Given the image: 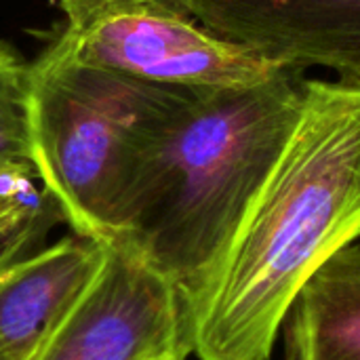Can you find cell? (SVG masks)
<instances>
[{
    "instance_id": "7",
    "label": "cell",
    "mask_w": 360,
    "mask_h": 360,
    "mask_svg": "<svg viewBox=\"0 0 360 360\" xmlns=\"http://www.w3.org/2000/svg\"><path fill=\"white\" fill-rule=\"evenodd\" d=\"M105 243L70 232L0 266V360H34L95 276Z\"/></svg>"
},
{
    "instance_id": "4",
    "label": "cell",
    "mask_w": 360,
    "mask_h": 360,
    "mask_svg": "<svg viewBox=\"0 0 360 360\" xmlns=\"http://www.w3.org/2000/svg\"><path fill=\"white\" fill-rule=\"evenodd\" d=\"M57 38L91 68L152 84L245 86L278 65L202 27L173 0H57Z\"/></svg>"
},
{
    "instance_id": "2",
    "label": "cell",
    "mask_w": 360,
    "mask_h": 360,
    "mask_svg": "<svg viewBox=\"0 0 360 360\" xmlns=\"http://www.w3.org/2000/svg\"><path fill=\"white\" fill-rule=\"evenodd\" d=\"M360 238V82L306 78L297 122L194 312L200 360H270L310 276Z\"/></svg>"
},
{
    "instance_id": "11",
    "label": "cell",
    "mask_w": 360,
    "mask_h": 360,
    "mask_svg": "<svg viewBox=\"0 0 360 360\" xmlns=\"http://www.w3.org/2000/svg\"><path fill=\"white\" fill-rule=\"evenodd\" d=\"M53 205L32 167L0 165V217Z\"/></svg>"
},
{
    "instance_id": "5",
    "label": "cell",
    "mask_w": 360,
    "mask_h": 360,
    "mask_svg": "<svg viewBox=\"0 0 360 360\" xmlns=\"http://www.w3.org/2000/svg\"><path fill=\"white\" fill-rule=\"evenodd\" d=\"M34 360H188L194 312L148 262L114 240Z\"/></svg>"
},
{
    "instance_id": "8",
    "label": "cell",
    "mask_w": 360,
    "mask_h": 360,
    "mask_svg": "<svg viewBox=\"0 0 360 360\" xmlns=\"http://www.w3.org/2000/svg\"><path fill=\"white\" fill-rule=\"evenodd\" d=\"M283 325L287 360H360V245L310 276Z\"/></svg>"
},
{
    "instance_id": "3",
    "label": "cell",
    "mask_w": 360,
    "mask_h": 360,
    "mask_svg": "<svg viewBox=\"0 0 360 360\" xmlns=\"http://www.w3.org/2000/svg\"><path fill=\"white\" fill-rule=\"evenodd\" d=\"M184 89L84 65L57 36L30 63L32 165L72 232L110 238L127 179Z\"/></svg>"
},
{
    "instance_id": "1",
    "label": "cell",
    "mask_w": 360,
    "mask_h": 360,
    "mask_svg": "<svg viewBox=\"0 0 360 360\" xmlns=\"http://www.w3.org/2000/svg\"><path fill=\"white\" fill-rule=\"evenodd\" d=\"M306 74L186 86L146 141L108 240L158 270L196 312L300 116Z\"/></svg>"
},
{
    "instance_id": "10",
    "label": "cell",
    "mask_w": 360,
    "mask_h": 360,
    "mask_svg": "<svg viewBox=\"0 0 360 360\" xmlns=\"http://www.w3.org/2000/svg\"><path fill=\"white\" fill-rule=\"evenodd\" d=\"M55 217H61L55 205L0 217V266L30 253L34 243L42 240Z\"/></svg>"
},
{
    "instance_id": "6",
    "label": "cell",
    "mask_w": 360,
    "mask_h": 360,
    "mask_svg": "<svg viewBox=\"0 0 360 360\" xmlns=\"http://www.w3.org/2000/svg\"><path fill=\"white\" fill-rule=\"evenodd\" d=\"M215 36L278 65L360 82V0H173Z\"/></svg>"
},
{
    "instance_id": "9",
    "label": "cell",
    "mask_w": 360,
    "mask_h": 360,
    "mask_svg": "<svg viewBox=\"0 0 360 360\" xmlns=\"http://www.w3.org/2000/svg\"><path fill=\"white\" fill-rule=\"evenodd\" d=\"M0 165L32 167L30 63L0 42Z\"/></svg>"
}]
</instances>
